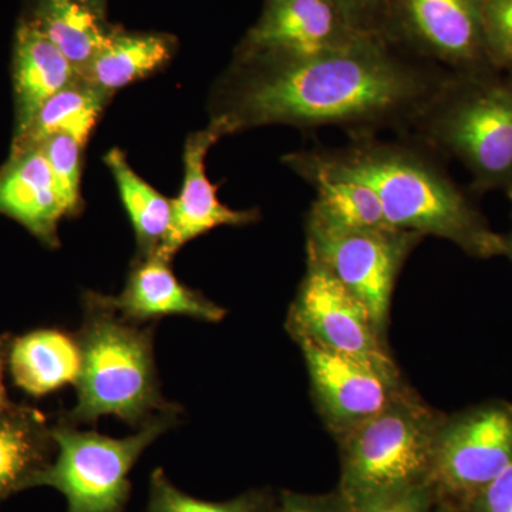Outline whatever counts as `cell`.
I'll return each mask as SVG.
<instances>
[{
  "instance_id": "1",
  "label": "cell",
  "mask_w": 512,
  "mask_h": 512,
  "mask_svg": "<svg viewBox=\"0 0 512 512\" xmlns=\"http://www.w3.org/2000/svg\"><path fill=\"white\" fill-rule=\"evenodd\" d=\"M451 72L376 37L301 56L234 63L218 114L235 133L284 124L349 137L410 133Z\"/></svg>"
},
{
  "instance_id": "2",
  "label": "cell",
  "mask_w": 512,
  "mask_h": 512,
  "mask_svg": "<svg viewBox=\"0 0 512 512\" xmlns=\"http://www.w3.org/2000/svg\"><path fill=\"white\" fill-rule=\"evenodd\" d=\"M322 148L376 192L390 227L446 239L471 258L505 256L504 235L494 231L473 194L454 181L444 157L419 138L369 134Z\"/></svg>"
},
{
  "instance_id": "3",
  "label": "cell",
  "mask_w": 512,
  "mask_h": 512,
  "mask_svg": "<svg viewBox=\"0 0 512 512\" xmlns=\"http://www.w3.org/2000/svg\"><path fill=\"white\" fill-rule=\"evenodd\" d=\"M84 299V298H83ZM77 402L64 423H94L116 416L143 427L157 414L181 410L161 393L154 362V326L138 325L84 299Z\"/></svg>"
},
{
  "instance_id": "4",
  "label": "cell",
  "mask_w": 512,
  "mask_h": 512,
  "mask_svg": "<svg viewBox=\"0 0 512 512\" xmlns=\"http://www.w3.org/2000/svg\"><path fill=\"white\" fill-rule=\"evenodd\" d=\"M471 174L474 194L512 192V72L456 74L410 133Z\"/></svg>"
},
{
  "instance_id": "5",
  "label": "cell",
  "mask_w": 512,
  "mask_h": 512,
  "mask_svg": "<svg viewBox=\"0 0 512 512\" xmlns=\"http://www.w3.org/2000/svg\"><path fill=\"white\" fill-rule=\"evenodd\" d=\"M446 414L410 389L382 413L340 436L336 488L348 512L429 484L437 434Z\"/></svg>"
},
{
  "instance_id": "6",
  "label": "cell",
  "mask_w": 512,
  "mask_h": 512,
  "mask_svg": "<svg viewBox=\"0 0 512 512\" xmlns=\"http://www.w3.org/2000/svg\"><path fill=\"white\" fill-rule=\"evenodd\" d=\"M180 412L157 414L126 439L80 431L62 421L52 429L56 461L37 471L28 490L56 488L66 498V512H126L131 470L161 434L173 429Z\"/></svg>"
},
{
  "instance_id": "7",
  "label": "cell",
  "mask_w": 512,
  "mask_h": 512,
  "mask_svg": "<svg viewBox=\"0 0 512 512\" xmlns=\"http://www.w3.org/2000/svg\"><path fill=\"white\" fill-rule=\"evenodd\" d=\"M511 463V402L485 400L446 414L437 434L429 481L436 505L463 512Z\"/></svg>"
},
{
  "instance_id": "8",
  "label": "cell",
  "mask_w": 512,
  "mask_h": 512,
  "mask_svg": "<svg viewBox=\"0 0 512 512\" xmlns=\"http://www.w3.org/2000/svg\"><path fill=\"white\" fill-rule=\"evenodd\" d=\"M423 235L394 228L348 229L306 217V261L335 276L387 336L394 286Z\"/></svg>"
},
{
  "instance_id": "9",
  "label": "cell",
  "mask_w": 512,
  "mask_h": 512,
  "mask_svg": "<svg viewBox=\"0 0 512 512\" xmlns=\"http://www.w3.org/2000/svg\"><path fill=\"white\" fill-rule=\"evenodd\" d=\"M285 328L296 345L311 343L384 372L402 373L369 309L315 262L306 261Z\"/></svg>"
},
{
  "instance_id": "10",
  "label": "cell",
  "mask_w": 512,
  "mask_h": 512,
  "mask_svg": "<svg viewBox=\"0 0 512 512\" xmlns=\"http://www.w3.org/2000/svg\"><path fill=\"white\" fill-rule=\"evenodd\" d=\"M394 45L448 72H493L481 0H389Z\"/></svg>"
},
{
  "instance_id": "11",
  "label": "cell",
  "mask_w": 512,
  "mask_h": 512,
  "mask_svg": "<svg viewBox=\"0 0 512 512\" xmlns=\"http://www.w3.org/2000/svg\"><path fill=\"white\" fill-rule=\"evenodd\" d=\"M298 346L308 369L316 410L335 440L382 413L412 389L402 373L384 372L311 343Z\"/></svg>"
},
{
  "instance_id": "12",
  "label": "cell",
  "mask_w": 512,
  "mask_h": 512,
  "mask_svg": "<svg viewBox=\"0 0 512 512\" xmlns=\"http://www.w3.org/2000/svg\"><path fill=\"white\" fill-rule=\"evenodd\" d=\"M362 37L349 28L332 0H265L261 16L237 47L234 63L309 55Z\"/></svg>"
},
{
  "instance_id": "13",
  "label": "cell",
  "mask_w": 512,
  "mask_h": 512,
  "mask_svg": "<svg viewBox=\"0 0 512 512\" xmlns=\"http://www.w3.org/2000/svg\"><path fill=\"white\" fill-rule=\"evenodd\" d=\"M235 134L227 117L217 114L204 130L187 138L184 147V181L173 200L170 229L157 255L173 261L174 255L188 242L212 229L245 227L259 220L258 210H232L218 198V188L211 183L205 168L208 151L222 137ZM156 255V254H154Z\"/></svg>"
},
{
  "instance_id": "14",
  "label": "cell",
  "mask_w": 512,
  "mask_h": 512,
  "mask_svg": "<svg viewBox=\"0 0 512 512\" xmlns=\"http://www.w3.org/2000/svg\"><path fill=\"white\" fill-rule=\"evenodd\" d=\"M84 299L138 325L174 315L217 323L227 315L222 306L184 285L171 269V261L157 254L134 261L119 295L87 292Z\"/></svg>"
},
{
  "instance_id": "15",
  "label": "cell",
  "mask_w": 512,
  "mask_h": 512,
  "mask_svg": "<svg viewBox=\"0 0 512 512\" xmlns=\"http://www.w3.org/2000/svg\"><path fill=\"white\" fill-rule=\"evenodd\" d=\"M0 214L19 222L46 247H59L57 228L66 212L39 147L10 154L0 168Z\"/></svg>"
},
{
  "instance_id": "16",
  "label": "cell",
  "mask_w": 512,
  "mask_h": 512,
  "mask_svg": "<svg viewBox=\"0 0 512 512\" xmlns=\"http://www.w3.org/2000/svg\"><path fill=\"white\" fill-rule=\"evenodd\" d=\"M77 77L72 63L55 43L28 19L20 20L13 43V86L16 131L13 141L25 136L39 110Z\"/></svg>"
},
{
  "instance_id": "17",
  "label": "cell",
  "mask_w": 512,
  "mask_h": 512,
  "mask_svg": "<svg viewBox=\"0 0 512 512\" xmlns=\"http://www.w3.org/2000/svg\"><path fill=\"white\" fill-rule=\"evenodd\" d=\"M177 45L168 33L128 32L113 26L79 79L114 94L167 66Z\"/></svg>"
},
{
  "instance_id": "18",
  "label": "cell",
  "mask_w": 512,
  "mask_h": 512,
  "mask_svg": "<svg viewBox=\"0 0 512 512\" xmlns=\"http://www.w3.org/2000/svg\"><path fill=\"white\" fill-rule=\"evenodd\" d=\"M8 365L13 382L40 397L76 383L80 349L76 336L59 329H37L10 342Z\"/></svg>"
},
{
  "instance_id": "19",
  "label": "cell",
  "mask_w": 512,
  "mask_h": 512,
  "mask_svg": "<svg viewBox=\"0 0 512 512\" xmlns=\"http://www.w3.org/2000/svg\"><path fill=\"white\" fill-rule=\"evenodd\" d=\"M53 443L52 429L36 409L12 404L0 410V504L28 490L37 471L49 466Z\"/></svg>"
},
{
  "instance_id": "20",
  "label": "cell",
  "mask_w": 512,
  "mask_h": 512,
  "mask_svg": "<svg viewBox=\"0 0 512 512\" xmlns=\"http://www.w3.org/2000/svg\"><path fill=\"white\" fill-rule=\"evenodd\" d=\"M25 19L55 43L77 77L92 63L113 28L79 0H32Z\"/></svg>"
},
{
  "instance_id": "21",
  "label": "cell",
  "mask_w": 512,
  "mask_h": 512,
  "mask_svg": "<svg viewBox=\"0 0 512 512\" xmlns=\"http://www.w3.org/2000/svg\"><path fill=\"white\" fill-rule=\"evenodd\" d=\"M113 94L82 79L56 93L39 110L25 136L13 141L12 153L39 146L53 134H66L86 147Z\"/></svg>"
},
{
  "instance_id": "22",
  "label": "cell",
  "mask_w": 512,
  "mask_h": 512,
  "mask_svg": "<svg viewBox=\"0 0 512 512\" xmlns=\"http://www.w3.org/2000/svg\"><path fill=\"white\" fill-rule=\"evenodd\" d=\"M104 164L116 180L121 201L133 225L137 242L136 259L157 254L170 229L173 200L143 180L120 148H111L104 156Z\"/></svg>"
},
{
  "instance_id": "23",
  "label": "cell",
  "mask_w": 512,
  "mask_h": 512,
  "mask_svg": "<svg viewBox=\"0 0 512 512\" xmlns=\"http://www.w3.org/2000/svg\"><path fill=\"white\" fill-rule=\"evenodd\" d=\"M278 495L252 490L228 501H205L185 494L171 483L163 468L150 477L146 512H272Z\"/></svg>"
},
{
  "instance_id": "24",
  "label": "cell",
  "mask_w": 512,
  "mask_h": 512,
  "mask_svg": "<svg viewBox=\"0 0 512 512\" xmlns=\"http://www.w3.org/2000/svg\"><path fill=\"white\" fill-rule=\"evenodd\" d=\"M36 147L45 154L66 217L79 214L82 208L80 183L84 146L66 134H53Z\"/></svg>"
},
{
  "instance_id": "25",
  "label": "cell",
  "mask_w": 512,
  "mask_h": 512,
  "mask_svg": "<svg viewBox=\"0 0 512 512\" xmlns=\"http://www.w3.org/2000/svg\"><path fill=\"white\" fill-rule=\"evenodd\" d=\"M488 57L498 72L512 69V0H481Z\"/></svg>"
},
{
  "instance_id": "26",
  "label": "cell",
  "mask_w": 512,
  "mask_h": 512,
  "mask_svg": "<svg viewBox=\"0 0 512 512\" xmlns=\"http://www.w3.org/2000/svg\"><path fill=\"white\" fill-rule=\"evenodd\" d=\"M349 28L360 36L393 43L389 0H332Z\"/></svg>"
},
{
  "instance_id": "27",
  "label": "cell",
  "mask_w": 512,
  "mask_h": 512,
  "mask_svg": "<svg viewBox=\"0 0 512 512\" xmlns=\"http://www.w3.org/2000/svg\"><path fill=\"white\" fill-rule=\"evenodd\" d=\"M272 512H348L338 491L326 494H301L281 491Z\"/></svg>"
},
{
  "instance_id": "28",
  "label": "cell",
  "mask_w": 512,
  "mask_h": 512,
  "mask_svg": "<svg viewBox=\"0 0 512 512\" xmlns=\"http://www.w3.org/2000/svg\"><path fill=\"white\" fill-rule=\"evenodd\" d=\"M463 512H512V463L483 488Z\"/></svg>"
},
{
  "instance_id": "29",
  "label": "cell",
  "mask_w": 512,
  "mask_h": 512,
  "mask_svg": "<svg viewBox=\"0 0 512 512\" xmlns=\"http://www.w3.org/2000/svg\"><path fill=\"white\" fill-rule=\"evenodd\" d=\"M434 507L433 490L430 484H424L357 512H433Z\"/></svg>"
},
{
  "instance_id": "30",
  "label": "cell",
  "mask_w": 512,
  "mask_h": 512,
  "mask_svg": "<svg viewBox=\"0 0 512 512\" xmlns=\"http://www.w3.org/2000/svg\"><path fill=\"white\" fill-rule=\"evenodd\" d=\"M9 348L10 340L6 336H0V410L12 406L8 399V393H6L5 382H3L5 366L8 365Z\"/></svg>"
},
{
  "instance_id": "31",
  "label": "cell",
  "mask_w": 512,
  "mask_h": 512,
  "mask_svg": "<svg viewBox=\"0 0 512 512\" xmlns=\"http://www.w3.org/2000/svg\"><path fill=\"white\" fill-rule=\"evenodd\" d=\"M87 8L92 9L94 13L106 19L107 0H79Z\"/></svg>"
},
{
  "instance_id": "32",
  "label": "cell",
  "mask_w": 512,
  "mask_h": 512,
  "mask_svg": "<svg viewBox=\"0 0 512 512\" xmlns=\"http://www.w3.org/2000/svg\"><path fill=\"white\" fill-rule=\"evenodd\" d=\"M508 200L511 202V229L507 232V234H504V241H505V256H507L508 259H510L512 264V192L510 195H508Z\"/></svg>"
},
{
  "instance_id": "33",
  "label": "cell",
  "mask_w": 512,
  "mask_h": 512,
  "mask_svg": "<svg viewBox=\"0 0 512 512\" xmlns=\"http://www.w3.org/2000/svg\"><path fill=\"white\" fill-rule=\"evenodd\" d=\"M433 512H456V511H451V510H448V508H444V507H440V505H436V507H434Z\"/></svg>"
},
{
  "instance_id": "34",
  "label": "cell",
  "mask_w": 512,
  "mask_h": 512,
  "mask_svg": "<svg viewBox=\"0 0 512 512\" xmlns=\"http://www.w3.org/2000/svg\"><path fill=\"white\" fill-rule=\"evenodd\" d=\"M507 72H512V69L511 70H507Z\"/></svg>"
}]
</instances>
